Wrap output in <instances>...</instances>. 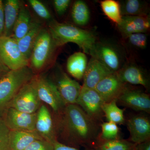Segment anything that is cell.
I'll list each match as a JSON object with an SVG mask.
<instances>
[{"label": "cell", "mask_w": 150, "mask_h": 150, "mask_svg": "<svg viewBox=\"0 0 150 150\" xmlns=\"http://www.w3.org/2000/svg\"><path fill=\"white\" fill-rule=\"evenodd\" d=\"M59 129L67 146L92 148L100 133V124L92 119L77 104L67 105L58 115Z\"/></svg>", "instance_id": "6da1fadb"}, {"label": "cell", "mask_w": 150, "mask_h": 150, "mask_svg": "<svg viewBox=\"0 0 150 150\" xmlns=\"http://www.w3.org/2000/svg\"><path fill=\"white\" fill-rule=\"evenodd\" d=\"M47 28L56 46L59 48L68 43H76L85 54H89L96 43V37L90 30L53 19L48 22Z\"/></svg>", "instance_id": "7a4b0ae2"}, {"label": "cell", "mask_w": 150, "mask_h": 150, "mask_svg": "<svg viewBox=\"0 0 150 150\" xmlns=\"http://www.w3.org/2000/svg\"><path fill=\"white\" fill-rule=\"evenodd\" d=\"M35 75L27 66L19 69L10 70L0 79V118L19 90Z\"/></svg>", "instance_id": "3957f363"}, {"label": "cell", "mask_w": 150, "mask_h": 150, "mask_svg": "<svg viewBox=\"0 0 150 150\" xmlns=\"http://www.w3.org/2000/svg\"><path fill=\"white\" fill-rule=\"evenodd\" d=\"M58 47L47 27L43 28L33 48L28 67L38 75L51 64Z\"/></svg>", "instance_id": "277c9868"}, {"label": "cell", "mask_w": 150, "mask_h": 150, "mask_svg": "<svg viewBox=\"0 0 150 150\" xmlns=\"http://www.w3.org/2000/svg\"><path fill=\"white\" fill-rule=\"evenodd\" d=\"M34 81L38 95L41 102L48 105L58 115L62 113L66 105L54 82L41 74L35 75Z\"/></svg>", "instance_id": "5b68a950"}, {"label": "cell", "mask_w": 150, "mask_h": 150, "mask_svg": "<svg viewBox=\"0 0 150 150\" xmlns=\"http://www.w3.org/2000/svg\"><path fill=\"white\" fill-rule=\"evenodd\" d=\"M34 78L22 87L11 100L8 107L26 113L37 112L42 104L38 95Z\"/></svg>", "instance_id": "8992f818"}, {"label": "cell", "mask_w": 150, "mask_h": 150, "mask_svg": "<svg viewBox=\"0 0 150 150\" xmlns=\"http://www.w3.org/2000/svg\"><path fill=\"white\" fill-rule=\"evenodd\" d=\"M0 59L10 70L19 69L29 64L21 51L17 41L11 36L0 37Z\"/></svg>", "instance_id": "52a82bcc"}, {"label": "cell", "mask_w": 150, "mask_h": 150, "mask_svg": "<svg viewBox=\"0 0 150 150\" xmlns=\"http://www.w3.org/2000/svg\"><path fill=\"white\" fill-rule=\"evenodd\" d=\"M89 55L102 63L111 72H117L122 68L121 53L112 44L105 42H96Z\"/></svg>", "instance_id": "ba28073f"}, {"label": "cell", "mask_w": 150, "mask_h": 150, "mask_svg": "<svg viewBox=\"0 0 150 150\" xmlns=\"http://www.w3.org/2000/svg\"><path fill=\"white\" fill-rule=\"evenodd\" d=\"M104 100L95 89L81 87L76 104L89 117L100 123L104 116L102 109Z\"/></svg>", "instance_id": "9c48e42d"}, {"label": "cell", "mask_w": 150, "mask_h": 150, "mask_svg": "<svg viewBox=\"0 0 150 150\" xmlns=\"http://www.w3.org/2000/svg\"><path fill=\"white\" fill-rule=\"evenodd\" d=\"M1 118L11 131H35L36 112L26 113L8 107Z\"/></svg>", "instance_id": "30bf717a"}, {"label": "cell", "mask_w": 150, "mask_h": 150, "mask_svg": "<svg viewBox=\"0 0 150 150\" xmlns=\"http://www.w3.org/2000/svg\"><path fill=\"white\" fill-rule=\"evenodd\" d=\"M117 72L112 73L100 81L95 89L98 92L105 102L117 100L127 87Z\"/></svg>", "instance_id": "8fae6325"}, {"label": "cell", "mask_w": 150, "mask_h": 150, "mask_svg": "<svg viewBox=\"0 0 150 150\" xmlns=\"http://www.w3.org/2000/svg\"><path fill=\"white\" fill-rule=\"evenodd\" d=\"M126 123L130 142L137 144L150 140V121L147 116L137 114L130 117Z\"/></svg>", "instance_id": "7c38bea8"}, {"label": "cell", "mask_w": 150, "mask_h": 150, "mask_svg": "<svg viewBox=\"0 0 150 150\" xmlns=\"http://www.w3.org/2000/svg\"><path fill=\"white\" fill-rule=\"evenodd\" d=\"M57 75L54 83L63 101L66 105L76 104L82 86L63 71H60Z\"/></svg>", "instance_id": "4fadbf2b"}, {"label": "cell", "mask_w": 150, "mask_h": 150, "mask_svg": "<svg viewBox=\"0 0 150 150\" xmlns=\"http://www.w3.org/2000/svg\"><path fill=\"white\" fill-rule=\"evenodd\" d=\"M117 102L136 111L150 113V96L141 91L132 89L127 87Z\"/></svg>", "instance_id": "5bb4252c"}, {"label": "cell", "mask_w": 150, "mask_h": 150, "mask_svg": "<svg viewBox=\"0 0 150 150\" xmlns=\"http://www.w3.org/2000/svg\"><path fill=\"white\" fill-rule=\"evenodd\" d=\"M117 26L125 38L133 33H145L150 29L149 17V15L123 16L121 22Z\"/></svg>", "instance_id": "9a60e30c"}, {"label": "cell", "mask_w": 150, "mask_h": 150, "mask_svg": "<svg viewBox=\"0 0 150 150\" xmlns=\"http://www.w3.org/2000/svg\"><path fill=\"white\" fill-rule=\"evenodd\" d=\"M112 73L98 60L91 57L84 75L83 84L82 87L94 89L100 81Z\"/></svg>", "instance_id": "2e32d148"}, {"label": "cell", "mask_w": 150, "mask_h": 150, "mask_svg": "<svg viewBox=\"0 0 150 150\" xmlns=\"http://www.w3.org/2000/svg\"><path fill=\"white\" fill-rule=\"evenodd\" d=\"M35 130L46 141L53 143L57 140L54 134L53 118L48 108L44 105L41 104L36 112Z\"/></svg>", "instance_id": "e0dca14e"}, {"label": "cell", "mask_w": 150, "mask_h": 150, "mask_svg": "<svg viewBox=\"0 0 150 150\" xmlns=\"http://www.w3.org/2000/svg\"><path fill=\"white\" fill-rule=\"evenodd\" d=\"M117 73L123 82L126 84L141 85L145 88H149V77L142 69L137 65L131 64L125 65Z\"/></svg>", "instance_id": "ac0fdd59"}, {"label": "cell", "mask_w": 150, "mask_h": 150, "mask_svg": "<svg viewBox=\"0 0 150 150\" xmlns=\"http://www.w3.org/2000/svg\"><path fill=\"white\" fill-rule=\"evenodd\" d=\"M44 27L43 23L37 20L33 19L29 30L17 41L19 47L22 54L29 62L33 48L41 30Z\"/></svg>", "instance_id": "d6986e66"}, {"label": "cell", "mask_w": 150, "mask_h": 150, "mask_svg": "<svg viewBox=\"0 0 150 150\" xmlns=\"http://www.w3.org/2000/svg\"><path fill=\"white\" fill-rule=\"evenodd\" d=\"M22 1L19 0L3 1L4 29V36H11L20 9Z\"/></svg>", "instance_id": "ffe728a7"}, {"label": "cell", "mask_w": 150, "mask_h": 150, "mask_svg": "<svg viewBox=\"0 0 150 150\" xmlns=\"http://www.w3.org/2000/svg\"><path fill=\"white\" fill-rule=\"evenodd\" d=\"M43 139L36 131H11L12 150H24L33 142Z\"/></svg>", "instance_id": "44dd1931"}, {"label": "cell", "mask_w": 150, "mask_h": 150, "mask_svg": "<svg viewBox=\"0 0 150 150\" xmlns=\"http://www.w3.org/2000/svg\"><path fill=\"white\" fill-rule=\"evenodd\" d=\"M33 19L28 6L22 1L20 9L16 22L14 27L11 37L17 40L20 39L29 30Z\"/></svg>", "instance_id": "7402d4cb"}, {"label": "cell", "mask_w": 150, "mask_h": 150, "mask_svg": "<svg viewBox=\"0 0 150 150\" xmlns=\"http://www.w3.org/2000/svg\"><path fill=\"white\" fill-rule=\"evenodd\" d=\"M87 64V58L85 54L76 52L68 58L67 71L75 79L80 80L83 79Z\"/></svg>", "instance_id": "603a6c76"}, {"label": "cell", "mask_w": 150, "mask_h": 150, "mask_svg": "<svg viewBox=\"0 0 150 150\" xmlns=\"http://www.w3.org/2000/svg\"><path fill=\"white\" fill-rule=\"evenodd\" d=\"M123 16H143L148 15L147 5L139 0H125L119 2Z\"/></svg>", "instance_id": "cb8c5ba5"}, {"label": "cell", "mask_w": 150, "mask_h": 150, "mask_svg": "<svg viewBox=\"0 0 150 150\" xmlns=\"http://www.w3.org/2000/svg\"><path fill=\"white\" fill-rule=\"evenodd\" d=\"M136 144L129 140L119 139L105 141L97 139L92 148L94 150H135Z\"/></svg>", "instance_id": "d4e9b609"}, {"label": "cell", "mask_w": 150, "mask_h": 150, "mask_svg": "<svg viewBox=\"0 0 150 150\" xmlns=\"http://www.w3.org/2000/svg\"><path fill=\"white\" fill-rule=\"evenodd\" d=\"M71 16L75 24L79 26L86 25L90 18V11L87 4L81 0L76 1L73 4Z\"/></svg>", "instance_id": "484cf974"}, {"label": "cell", "mask_w": 150, "mask_h": 150, "mask_svg": "<svg viewBox=\"0 0 150 150\" xmlns=\"http://www.w3.org/2000/svg\"><path fill=\"white\" fill-rule=\"evenodd\" d=\"M117 101V100H114L110 102H104L102 109L108 121L118 125L125 123V118L124 110L118 107Z\"/></svg>", "instance_id": "4316f807"}, {"label": "cell", "mask_w": 150, "mask_h": 150, "mask_svg": "<svg viewBox=\"0 0 150 150\" xmlns=\"http://www.w3.org/2000/svg\"><path fill=\"white\" fill-rule=\"evenodd\" d=\"M100 6L105 15L111 21L118 25L122 20L119 2L114 0H104L100 2Z\"/></svg>", "instance_id": "83f0119b"}, {"label": "cell", "mask_w": 150, "mask_h": 150, "mask_svg": "<svg viewBox=\"0 0 150 150\" xmlns=\"http://www.w3.org/2000/svg\"><path fill=\"white\" fill-rule=\"evenodd\" d=\"M100 131L98 139L109 141L121 139L119 127L117 124L111 122H103L100 124Z\"/></svg>", "instance_id": "f1b7e54d"}, {"label": "cell", "mask_w": 150, "mask_h": 150, "mask_svg": "<svg viewBox=\"0 0 150 150\" xmlns=\"http://www.w3.org/2000/svg\"><path fill=\"white\" fill-rule=\"evenodd\" d=\"M30 5L40 18L49 22L53 19L52 16L46 6L38 0H29Z\"/></svg>", "instance_id": "f546056e"}, {"label": "cell", "mask_w": 150, "mask_h": 150, "mask_svg": "<svg viewBox=\"0 0 150 150\" xmlns=\"http://www.w3.org/2000/svg\"><path fill=\"white\" fill-rule=\"evenodd\" d=\"M11 130L0 118V150H12L10 134Z\"/></svg>", "instance_id": "4dcf8cb0"}, {"label": "cell", "mask_w": 150, "mask_h": 150, "mask_svg": "<svg viewBox=\"0 0 150 150\" xmlns=\"http://www.w3.org/2000/svg\"><path fill=\"white\" fill-rule=\"evenodd\" d=\"M126 38L129 44L135 48L142 49L146 47L147 37L145 33H133Z\"/></svg>", "instance_id": "1f68e13d"}, {"label": "cell", "mask_w": 150, "mask_h": 150, "mask_svg": "<svg viewBox=\"0 0 150 150\" xmlns=\"http://www.w3.org/2000/svg\"><path fill=\"white\" fill-rule=\"evenodd\" d=\"M24 150H54L53 143L42 139L33 142Z\"/></svg>", "instance_id": "d6a6232c"}, {"label": "cell", "mask_w": 150, "mask_h": 150, "mask_svg": "<svg viewBox=\"0 0 150 150\" xmlns=\"http://www.w3.org/2000/svg\"><path fill=\"white\" fill-rule=\"evenodd\" d=\"M71 1L70 0H54L53 5L56 13L60 16L66 12L69 6Z\"/></svg>", "instance_id": "836d02e7"}, {"label": "cell", "mask_w": 150, "mask_h": 150, "mask_svg": "<svg viewBox=\"0 0 150 150\" xmlns=\"http://www.w3.org/2000/svg\"><path fill=\"white\" fill-rule=\"evenodd\" d=\"M54 150H81L79 149L65 145L57 140L53 143ZM84 150H94L92 148H85Z\"/></svg>", "instance_id": "e575fe53"}, {"label": "cell", "mask_w": 150, "mask_h": 150, "mask_svg": "<svg viewBox=\"0 0 150 150\" xmlns=\"http://www.w3.org/2000/svg\"><path fill=\"white\" fill-rule=\"evenodd\" d=\"M4 16L3 1L0 0V37L4 35Z\"/></svg>", "instance_id": "d590c367"}, {"label": "cell", "mask_w": 150, "mask_h": 150, "mask_svg": "<svg viewBox=\"0 0 150 150\" xmlns=\"http://www.w3.org/2000/svg\"><path fill=\"white\" fill-rule=\"evenodd\" d=\"M135 150H150V140L136 144Z\"/></svg>", "instance_id": "8d00e7d4"}, {"label": "cell", "mask_w": 150, "mask_h": 150, "mask_svg": "<svg viewBox=\"0 0 150 150\" xmlns=\"http://www.w3.org/2000/svg\"><path fill=\"white\" fill-rule=\"evenodd\" d=\"M10 71V70L9 69L0 59V79Z\"/></svg>", "instance_id": "74e56055"}]
</instances>
